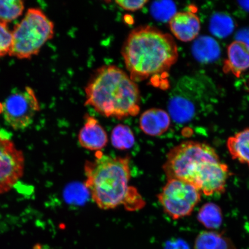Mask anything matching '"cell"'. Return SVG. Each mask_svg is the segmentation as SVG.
Returning a JSON list of instances; mask_svg holds the SVG:
<instances>
[{"label":"cell","instance_id":"cell-23","mask_svg":"<svg viewBox=\"0 0 249 249\" xmlns=\"http://www.w3.org/2000/svg\"><path fill=\"white\" fill-rule=\"evenodd\" d=\"M148 1H116V4L124 10L129 11H136L144 7Z\"/></svg>","mask_w":249,"mask_h":249},{"label":"cell","instance_id":"cell-16","mask_svg":"<svg viewBox=\"0 0 249 249\" xmlns=\"http://www.w3.org/2000/svg\"><path fill=\"white\" fill-rule=\"evenodd\" d=\"M199 222L208 229H217L222 225L223 215L220 207L213 202L202 205L197 214Z\"/></svg>","mask_w":249,"mask_h":249},{"label":"cell","instance_id":"cell-10","mask_svg":"<svg viewBox=\"0 0 249 249\" xmlns=\"http://www.w3.org/2000/svg\"><path fill=\"white\" fill-rule=\"evenodd\" d=\"M169 27L174 36L184 42L195 40L201 29L199 18L191 11L176 13L170 20Z\"/></svg>","mask_w":249,"mask_h":249},{"label":"cell","instance_id":"cell-11","mask_svg":"<svg viewBox=\"0 0 249 249\" xmlns=\"http://www.w3.org/2000/svg\"><path fill=\"white\" fill-rule=\"evenodd\" d=\"M85 120V124L78 135L80 145L88 150H101L108 143L107 132L95 117L87 114Z\"/></svg>","mask_w":249,"mask_h":249},{"label":"cell","instance_id":"cell-25","mask_svg":"<svg viewBox=\"0 0 249 249\" xmlns=\"http://www.w3.org/2000/svg\"></svg>","mask_w":249,"mask_h":249},{"label":"cell","instance_id":"cell-6","mask_svg":"<svg viewBox=\"0 0 249 249\" xmlns=\"http://www.w3.org/2000/svg\"><path fill=\"white\" fill-rule=\"evenodd\" d=\"M206 79L198 77H186L177 84L168 102V110L178 123L188 122L211 97L212 87Z\"/></svg>","mask_w":249,"mask_h":249},{"label":"cell","instance_id":"cell-4","mask_svg":"<svg viewBox=\"0 0 249 249\" xmlns=\"http://www.w3.org/2000/svg\"><path fill=\"white\" fill-rule=\"evenodd\" d=\"M85 92V105L92 107L103 116L121 120L138 116L140 111L138 86L115 65H105L96 70Z\"/></svg>","mask_w":249,"mask_h":249},{"label":"cell","instance_id":"cell-9","mask_svg":"<svg viewBox=\"0 0 249 249\" xmlns=\"http://www.w3.org/2000/svg\"><path fill=\"white\" fill-rule=\"evenodd\" d=\"M24 165L23 152L0 135V195L10 191L23 177Z\"/></svg>","mask_w":249,"mask_h":249},{"label":"cell","instance_id":"cell-15","mask_svg":"<svg viewBox=\"0 0 249 249\" xmlns=\"http://www.w3.org/2000/svg\"><path fill=\"white\" fill-rule=\"evenodd\" d=\"M195 249H235L231 241L222 233L203 231L196 239Z\"/></svg>","mask_w":249,"mask_h":249},{"label":"cell","instance_id":"cell-14","mask_svg":"<svg viewBox=\"0 0 249 249\" xmlns=\"http://www.w3.org/2000/svg\"><path fill=\"white\" fill-rule=\"evenodd\" d=\"M227 147L233 160L249 167V127L230 137Z\"/></svg>","mask_w":249,"mask_h":249},{"label":"cell","instance_id":"cell-2","mask_svg":"<svg viewBox=\"0 0 249 249\" xmlns=\"http://www.w3.org/2000/svg\"><path fill=\"white\" fill-rule=\"evenodd\" d=\"M121 54L135 82L167 73L178 58L173 36L150 26L133 30L124 43Z\"/></svg>","mask_w":249,"mask_h":249},{"label":"cell","instance_id":"cell-18","mask_svg":"<svg viewBox=\"0 0 249 249\" xmlns=\"http://www.w3.org/2000/svg\"><path fill=\"white\" fill-rule=\"evenodd\" d=\"M193 52L198 60L208 62L214 60L219 54V46L213 39L202 38L197 40Z\"/></svg>","mask_w":249,"mask_h":249},{"label":"cell","instance_id":"cell-17","mask_svg":"<svg viewBox=\"0 0 249 249\" xmlns=\"http://www.w3.org/2000/svg\"><path fill=\"white\" fill-rule=\"evenodd\" d=\"M111 142L115 148L126 150L132 148L135 144V135L129 126L126 124H118L112 130Z\"/></svg>","mask_w":249,"mask_h":249},{"label":"cell","instance_id":"cell-21","mask_svg":"<svg viewBox=\"0 0 249 249\" xmlns=\"http://www.w3.org/2000/svg\"><path fill=\"white\" fill-rule=\"evenodd\" d=\"M211 29L216 36H227L232 31L233 23L229 18L216 15L211 21Z\"/></svg>","mask_w":249,"mask_h":249},{"label":"cell","instance_id":"cell-1","mask_svg":"<svg viewBox=\"0 0 249 249\" xmlns=\"http://www.w3.org/2000/svg\"><path fill=\"white\" fill-rule=\"evenodd\" d=\"M163 170L167 179L191 183L207 196L225 191L231 173L215 149L205 143L186 141L167 154Z\"/></svg>","mask_w":249,"mask_h":249},{"label":"cell","instance_id":"cell-13","mask_svg":"<svg viewBox=\"0 0 249 249\" xmlns=\"http://www.w3.org/2000/svg\"><path fill=\"white\" fill-rule=\"evenodd\" d=\"M140 129L145 135L160 136L170 128L171 118L169 113L158 108L148 109L140 118Z\"/></svg>","mask_w":249,"mask_h":249},{"label":"cell","instance_id":"cell-19","mask_svg":"<svg viewBox=\"0 0 249 249\" xmlns=\"http://www.w3.org/2000/svg\"><path fill=\"white\" fill-rule=\"evenodd\" d=\"M24 2L20 0H0V21L8 24L23 15Z\"/></svg>","mask_w":249,"mask_h":249},{"label":"cell","instance_id":"cell-24","mask_svg":"<svg viewBox=\"0 0 249 249\" xmlns=\"http://www.w3.org/2000/svg\"><path fill=\"white\" fill-rule=\"evenodd\" d=\"M33 249H46L42 247L41 245L36 244L33 247Z\"/></svg>","mask_w":249,"mask_h":249},{"label":"cell","instance_id":"cell-3","mask_svg":"<svg viewBox=\"0 0 249 249\" xmlns=\"http://www.w3.org/2000/svg\"><path fill=\"white\" fill-rule=\"evenodd\" d=\"M129 157H113L102 152L85 165V185L100 209L113 210L124 205L135 210L142 202L138 191L129 186L131 171Z\"/></svg>","mask_w":249,"mask_h":249},{"label":"cell","instance_id":"cell-8","mask_svg":"<svg viewBox=\"0 0 249 249\" xmlns=\"http://www.w3.org/2000/svg\"><path fill=\"white\" fill-rule=\"evenodd\" d=\"M40 110L36 92L28 86L7 96L1 104L0 114L12 129L20 130L27 128L33 124Z\"/></svg>","mask_w":249,"mask_h":249},{"label":"cell","instance_id":"cell-20","mask_svg":"<svg viewBox=\"0 0 249 249\" xmlns=\"http://www.w3.org/2000/svg\"><path fill=\"white\" fill-rule=\"evenodd\" d=\"M151 13L156 20L170 21L176 14V5L173 1H155L151 6Z\"/></svg>","mask_w":249,"mask_h":249},{"label":"cell","instance_id":"cell-5","mask_svg":"<svg viewBox=\"0 0 249 249\" xmlns=\"http://www.w3.org/2000/svg\"><path fill=\"white\" fill-rule=\"evenodd\" d=\"M54 35V24L48 16L39 8H30L12 30L9 55L19 60L31 59Z\"/></svg>","mask_w":249,"mask_h":249},{"label":"cell","instance_id":"cell-22","mask_svg":"<svg viewBox=\"0 0 249 249\" xmlns=\"http://www.w3.org/2000/svg\"><path fill=\"white\" fill-rule=\"evenodd\" d=\"M12 45V30L8 24L0 21V60L10 53Z\"/></svg>","mask_w":249,"mask_h":249},{"label":"cell","instance_id":"cell-7","mask_svg":"<svg viewBox=\"0 0 249 249\" xmlns=\"http://www.w3.org/2000/svg\"><path fill=\"white\" fill-rule=\"evenodd\" d=\"M201 192L191 183L170 179L158 195L164 213L174 220L191 215L201 200Z\"/></svg>","mask_w":249,"mask_h":249},{"label":"cell","instance_id":"cell-12","mask_svg":"<svg viewBox=\"0 0 249 249\" xmlns=\"http://www.w3.org/2000/svg\"><path fill=\"white\" fill-rule=\"evenodd\" d=\"M249 68V45L241 40H235L227 48V58L224 63L225 73L239 77Z\"/></svg>","mask_w":249,"mask_h":249}]
</instances>
